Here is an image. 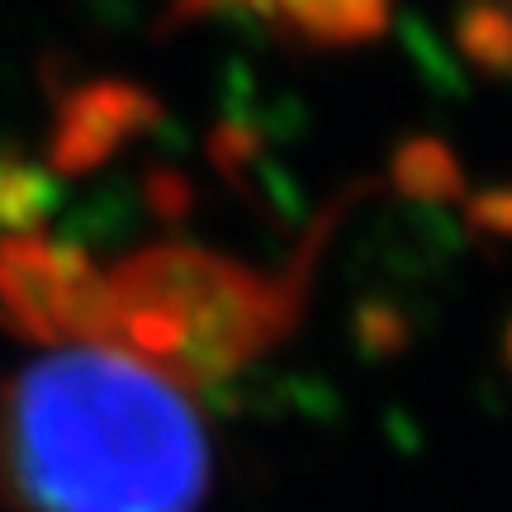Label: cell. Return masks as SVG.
Segmentation results:
<instances>
[{
    "instance_id": "obj_1",
    "label": "cell",
    "mask_w": 512,
    "mask_h": 512,
    "mask_svg": "<svg viewBox=\"0 0 512 512\" xmlns=\"http://www.w3.org/2000/svg\"><path fill=\"white\" fill-rule=\"evenodd\" d=\"M209 432L181 375L114 342H53L0 389L10 512H200Z\"/></svg>"
},
{
    "instance_id": "obj_2",
    "label": "cell",
    "mask_w": 512,
    "mask_h": 512,
    "mask_svg": "<svg viewBox=\"0 0 512 512\" xmlns=\"http://www.w3.org/2000/svg\"><path fill=\"white\" fill-rule=\"evenodd\" d=\"M275 24L290 34L337 48V43H366L384 29L389 0H266Z\"/></svg>"
},
{
    "instance_id": "obj_3",
    "label": "cell",
    "mask_w": 512,
    "mask_h": 512,
    "mask_svg": "<svg viewBox=\"0 0 512 512\" xmlns=\"http://www.w3.org/2000/svg\"><path fill=\"white\" fill-rule=\"evenodd\" d=\"M460 43L465 53L494 67V72H512V15L494 10V5H475L465 24H460Z\"/></svg>"
},
{
    "instance_id": "obj_4",
    "label": "cell",
    "mask_w": 512,
    "mask_h": 512,
    "mask_svg": "<svg viewBox=\"0 0 512 512\" xmlns=\"http://www.w3.org/2000/svg\"><path fill=\"white\" fill-rule=\"evenodd\" d=\"M399 181L418 195H451L456 190V162L437 143H413L399 157Z\"/></svg>"
},
{
    "instance_id": "obj_5",
    "label": "cell",
    "mask_w": 512,
    "mask_h": 512,
    "mask_svg": "<svg viewBox=\"0 0 512 512\" xmlns=\"http://www.w3.org/2000/svg\"><path fill=\"white\" fill-rule=\"evenodd\" d=\"M238 10L271 19L266 0H171V19H209V15H238Z\"/></svg>"
},
{
    "instance_id": "obj_6",
    "label": "cell",
    "mask_w": 512,
    "mask_h": 512,
    "mask_svg": "<svg viewBox=\"0 0 512 512\" xmlns=\"http://www.w3.org/2000/svg\"><path fill=\"white\" fill-rule=\"evenodd\" d=\"M475 219L484 223V228H494V233H512V185L484 195V200L475 204Z\"/></svg>"
}]
</instances>
